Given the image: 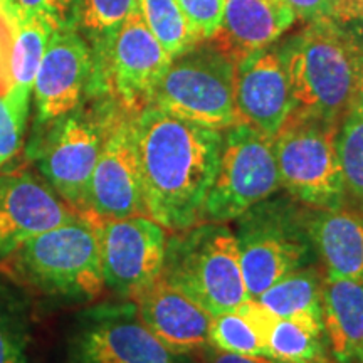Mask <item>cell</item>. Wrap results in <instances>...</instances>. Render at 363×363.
<instances>
[{
	"mask_svg": "<svg viewBox=\"0 0 363 363\" xmlns=\"http://www.w3.org/2000/svg\"><path fill=\"white\" fill-rule=\"evenodd\" d=\"M135 138L150 219L169 233L202 222L219 167L222 131L148 104L135 115Z\"/></svg>",
	"mask_w": 363,
	"mask_h": 363,
	"instance_id": "1",
	"label": "cell"
},
{
	"mask_svg": "<svg viewBox=\"0 0 363 363\" xmlns=\"http://www.w3.org/2000/svg\"><path fill=\"white\" fill-rule=\"evenodd\" d=\"M293 113L340 123L350 111L363 54L337 22H310L279 49Z\"/></svg>",
	"mask_w": 363,
	"mask_h": 363,
	"instance_id": "2",
	"label": "cell"
},
{
	"mask_svg": "<svg viewBox=\"0 0 363 363\" xmlns=\"http://www.w3.org/2000/svg\"><path fill=\"white\" fill-rule=\"evenodd\" d=\"M4 266L48 296L91 299L104 289L98 227L83 214L27 240Z\"/></svg>",
	"mask_w": 363,
	"mask_h": 363,
	"instance_id": "3",
	"label": "cell"
},
{
	"mask_svg": "<svg viewBox=\"0 0 363 363\" xmlns=\"http://www.w3.org/2000/svg\"><path fill=\"white\" fill-rule=\"evenodd\" d=\"M212 316L249 299L238 240L229 225L199 222L167 238L162 276Z\"/></svg>",
	"mask_w": 363,
	"mask_h": 363,
	"instance_id": "4",
	"label": "cell"
},
{
	"mask_svg": "<svg viewBox=\"0 0 363 363\" xmlns=\"http://www.w3.org/2000/svg\"><path fill=\"white\" fill-rule=\"evenodd\" d=\"M234 222L240 266L251 299L289 272L315 264L308 207L289 195H272Z\"/></svg>",
	"mask_w": 363,
	"mask_h": 363,
	"instance_id": "5",
	"label": "cell"
},
{
	"mask_svg": "<svg viewBox=\"0 0 363 363\" xmlns=\"http://www.w3.org/2000/svg\"><path fill=\"white\" fill-rule=\"evenodd\" d=\"M235 61L207 40L172 57L153 93V106L214 130L239 125Z\"/></svg>",
	"mask_w": 363,
	"mask_h": 363,
	"instance_id": "6",
	"label": "cell"
},
{
	"mask_svg": "<svg viewBox=\"0 0 363 363\" xmlns=\"http://www.w3.org/2000/svg\"><path fill=\"white\" fill-rule=\"evenodd\" d=\"M340 123L293 113L272 138L281 189L310 208L347 203L337 152Z\"/></svg>",
	"mask_w": 363,
	"mask_h": 363,
	"instance_id": "7",
	"label": "cell"
},
{
	"mask_svg": "<svg viewBox=\"0 0 363 363\" xmlns=\"http://www.w3.org/2000/svg\"><path fill=\"white\" fill-rule=\"evenodd\" d=\"M94 40L89 91L136 115L152 103L172 56L150 33L138 11L130 13L115 30Z\"/></svg>",
	"mask_w": 363,
	"mask_h": 363,
	"instance_id": "8",
	"label": "cell"
},
{
	"mask_svg": "<svg viewBox=\"0 0 363 363\" xmlns=\"http://www.w3.org/2000/svg\"><path fill=\"white\" fill-rule=\"evenodd\" d=\"M118 110L111 101L94 108L78 106L48 125L30 152L45 184L79 214L84 212L89 179Z\"/></svg>",
	"mask_w": 363,
	"mask_h": 363,
	"instance_id": "9",
	"label": "cell"
},
{
	"mask_svg": "<svg viewBox=\"0 0 363 363\" xmlns=\"http://www.w3.org/2000/svg\"><path fill=\"white\" fill-rule=\"evenodd\" d=\"M281 189L272 138L249 125L222 133L219 167L203 203L202 222H233Z\"/></svg>",
	"mask_w": 363,
	"mask_h": 363,
	"instance_id": "10",
	"label": "cell"
},
{
	"mask_svg": "<svg viewBox=\"0 0 363 363\" xmlns=\"http://www.w3.org/2000/svg\"><path fill=\"white\" fill-rule=\"evenodd\" d=\"M69 353L72 363H189L145 326L135 301L103 303L81 313Z\"/></svg>",
	"mask_w": 363,
	"mask_h": 363,
	"instance_id": "11",
	"label": "cell"
},
{
	"mask_svg": "<svg viewBox=\"0 0 363 363\" xmlns=\"http://www.w3.org/2000/svg\"><path fill=\"white\" fill-rule=\"evenodd\" d=\"M83 216L94 222L147 216L133 113L118 110L113 116L89 179Z\"/></svg>",
	"mask_w": 363,
	"mask_h": 363,
	"instance_id": "12",
	"label": "cell"
},
{
	"mask_svg": "<svg viewBox=\"0 0 363 363\" xmlns=\"http://www.w3.org/2000/svg\"><path fill=\"white\" fill-rule=\"evenodd\" d=\"M104 288L135 299L162 276L167 230L147 216L96 222Z\"/></svg>",
	"mask_w": 363,
	"mask_h": 363,
	"instance_id": "13",
	"label": "cell"
},
{
	"mask_svg": "<svg viewBox=\"0 0 363 363\" xmlns=\"http://www.w3.org/2000/svg\"><path fill=\"white\" fill-rule=\"evenodd\" d=\"M93 79V51L74 26L54 30L34 79L35 123L48 126L81 104Z\"/></svg>",
	"mask_w": 363,
	"mask_h": 363,
	"instance_id": "14",
	"label": "cell"
},
{
	"mask_svg": "<svg viewBox=\"0 0 363 363\" xmlns=\"http://www.w3.org/2000/svg\"><path fill=\"white\" fill-rule=\"evenodd\" d=\"M78 216L33 172L0 175V264L27 240Z\"/></svg>",
	"mask_w": 363,
	"mask_h": 363,
	"instance_id": "15",
	"label": "cell"
},
{
	"mask_svg": "<svg viewBox=\"0 0 363 363\" xmlns=\"http://www.w3.org/2000/svg\"><path fill=\"white\" fill-rule=\"evenodd\" d=\"M235 111L249 125L274 138L293 111L289 79L279 49L267 45L235 61Z\"/></svg>",
	"mask_w": 363,
	"mask_h": 363,
	"instance_id": "16",
	"label": "cell"
},
{
	"mask_svg": "<svg viewBox=\"0 0 363 363\" xmlns=\"http://www.w3.org/2000/svg\"><path fill=\"white\" fill-rule=\"evenodd\" d=\"M133 301L140 320L169 350L190 355L211 347L212 315L169 281L158 278Z\"/></svg>",
	"mask_w": 363,
	"mask_h": 363,
	"instance_id": "17",
	"label": "cell"
},
{
	"mask_svg": "<svg viewBox=\"0 0 363 363\" xmlns=\"http://www.w3.org/2000/svg\"><path fill=\"white\" fill-rule=\"evenodd\" d=\"M296 21L284 0H224L219 29L207 43L234 61L272 45Z\"/></svg>",
	"mask_w": 363,
	"mask_h": 363,
	"instance_id": "18",
	"label": "cell"
},
{
	"mask_svg": "<svg viewBox=\"0 0 363 363\" xmlns=\"http://www.w3.org/2000/svg\"><path fill=\"white\" fill-rule=\"evenodd\" d=\"M308 230L326 278L363 281V208L308 207Z\"/></svg>",
	"mask_w": 363,
	"mask_h": 363,
	"instance_id": "19",
	"label": "cell"
},
{
	"mask_svg": "<svg viewBox=\"0 0 363 363\" xmlns=\"http://www.w3.org/2000/svg\"><path fill=\"white\" fill-rule=\"evenodd\" d=\"M321 321L331 360L363 363V281L323 274Z\"/></svg>",
	"mask_w": 363,
	"mask_h": 363,
	"instance_id": "20",
	"label": "cell"
},
{
	"mask_svg": "<svg viewBox=\"0 0 363 363\" xmlns=\"http://www.w3.org/2000/svg\"><path fill=\"white\" fill-rule=\"evenodd\" d=\"M276 320L274 313L249 298L230 311L212 316L208 345L220 352L267 357V335Z\"/></svg>",
	"mask_w": 363,
	"mask_h": 363,
	"instance_id": "21",
	"label": "cell"
},
{
	"mask_svg": "<svg viewBox=\"0 0 363 363\" xmlns=\"http://www.w3.org/2000/svg\"><path fill=\"white\" fill-rule=\"evenodd\" d=\"M267 357L281 363H335L331 360L321 316L278 318L267 335Z\"/></svg>",
	"mask_w": 363,
	"mask_h": 363,
	"instance_id": "22",
	"label": "cell"
},
{
	"mask_svg": "<svg viewBox=\"0 0 363 363\" xmlns=\"http://www.w3.org/2000/svg\"><path fill=\"white\" fill-rule=\"evenodd\" d=\"M321 288L323 274L310 264L283 276L256 299L278 318L321 316Z\"/></svg>",
	"mask_w": 363,
	"mask_h": 363,
	"instance_id": "23",
	"label": "cell"
},
{
	"mask_svg": "<svg viewBox=\"0 0 363 363\" xmlns=\"http://www.w3.org/2000/svg\"><path fill=\"white\" fill-rule=\"evenodd\" d=\"M13 35L9 61L11 86L33 93L34 79L43 61L45 48L54 30L61 24L49 17H29V19L13 22Z\"/></svg>",
	"mask_w": 363,
	"mask_h": 363,
	"instance_id": "24",
	"label": "cell"
},
{
	"mask_svg": "<svg viewBox=\"0 0 363 363\" xmlns=\"http://www.w3.org/2000/svg\"><path fill=\"white\" fill-rule=\"evenodd\" d=\"M29 301L12 281L0 278V363H29Z\"/></svg>",
	"mask_w": 363,
	"mask_h": 363,
	"instance_id": "25",
	"label": "cell"
},
{
	"mask_svg": "<svg viewBox=\"0 0 363 363\" xmlns=\"http://www.w3.org/2000/svg\"><path fill=\"white\" fill-rule=\"evenodd\" d=\"M138 12L172 57L202 43L177 0H138Z\"/></svg>",
	"mask_w": 363,
	"mask_h": 363,
	"instance_id": "26",
	"label": "cell"
},
{
	"mask_svg": "<svg viewBox=\"0 0 363 363\" xmlns=\"http://www.w3.org/2000/svg\"><path fill=\"white\" fill-rule=\"evenodd\" d=\"M337 152L347 203L363 208V116L358 113L350 110L340 121Z\"/></svg>",
	"mask_w": 363,
	"mask_h": 363,
	"instance_id": "27",
	"label": "cell"
},
{
	"mask_svg": "<svg viewBox=\"0 0 363 363\" xmlns=\"http://www.w3.org/2000/svg\"><path fill=\"white\" fill-rule=\"evenodd\" d=\"M33 93L11 86L0 94V169L19 152Z\"/></svg>",
	"mask_w": 363,
	"mask_h": 363,
	"instance_id": "28",
	"label": "cell"
},
{
	"mask_svg": "<svg viewBox=\"0 0 363 363\" xmlns=\"http://www.w3.org/2000/svg\"><path fill=\"white\" fill-rule=\"evenodd\" d=\"M135 11L138 0H76L74 24L98 39L115 30Z\"/></svg>",
	"mask_w": 363,
	"mask_h": 363,
	"instance_id": "29",
	"label": "cell"
},
{
	"mask_svg": "<svg viewBox=\"0 0 363 363\" xmlns=\"http://www.w3.org/2000/svg\"><path fill=\"white\" fill-rule=\"evenodd\" d=\"M2 11L12 24L43 16L61 26H74L76 0H2Z\"/></svg>",
	"mask_w": 363,
	"mask_h": 363,
	"instance_id": "30",
	"label": "cell"
},
{
	"mask_svg": "<svg viewBox=\"0 0 363 363\" xmlns=\"http://www.w3.org/2000/svg\"><path fill=\"white\" fill-rule=\"evenodd\" d=\"M201 40L219 29L224 16V0H177Z\"/></svg>",
	"mask_w": 363,
	"mask_h": 363,
	"instance_id": "31",
	"label": "cell"
},
{
	"mask_svg": "<svg viewBox=\"0 0 363 363\" xmlns=\"http://www.w3.org/2000/svg\"><path fill=\"white\" fill-rule=\"evenodd\" d=\"M13 26L6 12L0 11V94L11 88V74H9V61H11Z\"/></svg>",
	"mask_w": 363,
	"mask_h": 363,
	"instance_id": "32",
	"label": "cell"
},
{
	"mask_svg": "<svg viewBox=\"0 0 363 363\" xmlns=\"http://www.w3.org/2000/svg\"><path fill=\"white\" fill-rule=\"evenodd\" d=\"M293 9L296 19L310 22L330 19L331 0H284Z\"/></svg>",
	"mask_w": 363,
	"mask_h": 363,
	"instance_id": "33",
	"label": "cell"
},
{
	"mask_svg": "<svg viewBox=\"0 0 363 363\" xmlns=\"http://www.w3.org/2000/svg\"><path fill=\"white\" fill-rule=\"evenodd\" d=\"M202 363H281L274 358L266 355H242V353H229L220 352L217 348L207 347L203 353Z\"/></svg>",
	"mask_w": 363,
	"mask_h": 363,
	"instance_id": "34",
	"label": "cell"
},
{
	"mask_svg": "<svg viewBox=\"0 0 363 363\" xmlns=\"http://www.w3.org/2000/svg\"><path fill=\"white\" fill-rule=\"evenodd\" d=\"M363 12V0H331L330 19L337 24L347 22Z\"/></svg>",
	"mask_w": 363,
	"mask_h": 363,
	"instance_id": "35",
	"label": "cell"
},
{
	"mask_svg": "<svg viewBox=\"0 0 363 363\" xmlns=\"http://www.w3.org/2000/svg\"><path fill=\"white\" fill-rule=\"evenodd\" d=\"M345 30V34L350 38L353 44L357 45V49L363 54V12L358 13V16L353 17V19L342 22L338 24Z\"/></svg>",
	"mask_w": 363,
	"mask_h": 363,
	"instance_id": "36",
	"label": "cell"
},
{
	"mask_svg": "<svg viewBox=\"0 0 363 363\" xmlns=\"http://www.w3.org/2000/svg\"><path fill=\"white\" fill-rule=\"evenodd\" d=\"M350 110L358 113V115H360V116H363V62H362L360 72H358V79H357V84H355V91H353Z\"/></svg>",
	"mask_w": 363,
	"mask_h": 363,
	"instance_id": "37",
	"label": "cell"
},
{
	"mask_svg": "<svg viewBox=\"0 0 363 363\" xmlns=\"http://www.w3.org/2000/svg\"><path fill=\"white\" fill-rule=\"evenodd\" d=\"M0 11H2V0H0Z\"/></svg>",
	"mask_w": 363,
	"mask_h": 363,
	"instance_id": "38",
	"label": "cell"
}]
</instances>
